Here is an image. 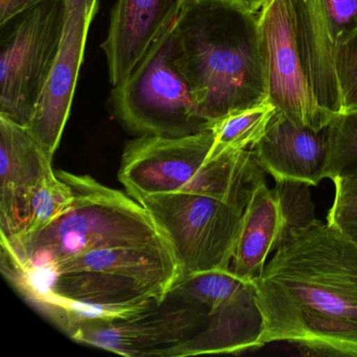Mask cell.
Masks as SVG:
<instances>
[{
  "instance_id": "8992f818",
  "label": "cell",
  "mask_w": 357,
  "mask_h": 357,
  "mask_svg": "<svg viewBox=\"0 0 357 357\" xmlns=\"http://www.w3.org/2000/svg\"><path fill=\"white\" fill-rule=\"evenodd\" d=\"M214 144L212 129L181 137L142 135L123 153L119 179L135 199L147 194H202L218 198L244 213L266 172L252 149L208 160Z\"/></svg>"
},
{
  "instance_id": "ffe728a7",
  "label": "cell",
  "mask_w": 357,
  "mask_h": 357,
  "mask_svg": "<svg viewBox=\"0 0 357 357\" xmlns=\"http://www.w3.org/2000/svg\"><path fill=\"white\" fill-rule=\"evenodd\" d=\"M357 175V112H344L330 123L326 178Z\"/></svg>"
},
{
  "instance_id": "9a60e30c",
  "label": "cell",
  "mask_w": 357,
  "mask_h": 357,
  "mask_svg": "<svg viewBox=\"0 0 357 357\" xmlns=\"http://www.w3.org/2000/svg\"><path fill=\"white\" fill-rule=\"evenodd\" d=\"M294 30L309 84L317 103L334 116L342 114L332 36L323 0H291Z\"/></svg>"
},
{
  "instance_id": "9c48e42d",
  "label": "cell",
  "mask_w": 357,
  "mask_h": 357,
  "mask_svg": "<svg viewBox=\"0 0 357 357\" xmlns=\"http://www.w3.org/2000/svg\"><path fill=\"white\" fill-rule=\"evenodd\" d=\"M66 0H45L6 24L0 50V116L28 126L63 39Z\"/></svg>"
},
{
  "instance_id": "2e32d148",
  "label": "cell",
  "mask_w": 357,
  "mask_h": 357,
  "mask_svg": "<svg viewBox=\"0 0 357 357\" xmlns=\"http://www.w3.org/2000/svg\"><path fill=\"white\" fill-rule=\"evenodd\" d=\"M280 229L277 198L266 183L260 185L248 202L234 246L229 271L248 282L262 275L265 260L273 252Z\"/></svg>"
},
{
  "instance_id": "7c38bea8",
  "label": "cell",
  "mask_w": 357,
  "mask_h": 357,
  "mask_svg": "<svg viewBox=\"0 0 357 357\" xmlns=\"http://www.w3.org/2000/svg\"><path fill=\"white\" fill-rule=\"evenodd\" d=\"M187 0H118L101 47L112 85L131 74L154 41L174 24Z\"/></svg>"
},
{
  "instance_id": "4fadbf2b",
  "label": "cell",
  "mask_w": 357,
  "mask_h": 357,
  "mask_svg": "<svg viewBox=\"0 0 357 357\" xmlns=\"http://www.w3.org/2000/svg\"><path fill=\"white\" fill-rule=\"evenodd\" d=\"M329 145L330 124L321 130L298 126L277 110L260 141L250 149L259 166L275 181L317 185L326 178Z\"/></svg>"
},
{
  "instance_id": "5bb4252c",
  "label": "cell",
  "mask_w": 357,
  "mask_h": 357,
  "mask_svg": "<svg viewBox=\"0 0 357 357\" xmlns=\"http://www.w3.org/2000/svg\"><path fill=\"white\" fill-rule=\"evenodd\" d=\"M26 126L0 116V233L18 235L24 227L26 202L39 181L53 172Z\"/></svg>"
},
{
  "instance_id": "3957f363",
  "label": "cell",
  "mask_w": 357,
  "mask_h": 357,
  "mask_svg": "<svg viewBox=\"0 0 357 357\" xmlns=\"http://www.w3.org/2000/svg\"><path fill=\"white\" fill-rule=\"evenodd\" d=\"M181 275L166 241L91 250L10 280L58 327L78 319L120 317L160 302Z\"/></svg>"
},
{
  "instance_id": "ac0fdd59",
  "label": "cell",
  "mask_w": 357,
  "mask_h": 357,
  "mask_svg": "<svg viewBox=\"0 0 357 357\" xmlns=\"http://www.w3.org/2000/svg\"><path fill=\"white\" fill-rule=\"evenodd\" d=\"M309 187L310 185L304 181H275L273 192L279 204L280 229L273 252L319 221L315 217L314 204L311 200Z\"/></svg>"
},
{
  "instance_id": "7402d4cb",
  "label": "cell",
  "mask_w": 357,
  "mask_h": 357,
  "mask_svg": "<svg viewBox=\"0 0 357 357\" xmlns=\"http://www.w3.org/2000/svg\"><path fill=\"white\" fill-rule=\"evenodd\" d=\"M334 64L342 114L357 112V31L335 45Z\"/></svg>"
},
{
  "instance_id": "30bf717a",
  "label": "cell",
  "mask_w": 357,
  "mask_h": 357,
  "mask_svg": "<svg viewBox=\"0 0 357 357\" xmlns=\"http://www.w3.org/2000/svg\"><path fill=\"white\" fill-rule=\"evenodd\" d=\"M267 101L294 124L321 130L336 116L317 103L294 30L291 0H268L258 13Z\"/></svg>"
},
{
  "instance_id": "ba28073f",
  "label": "cell",
  "mask_w": 357,
  "mask_h": 357,
  "mask_svg": "<svg viewBox=\"0 0 357 357\" xmlns=\"http://www.w3.org/2000/svg\"><path fill=\"white\" fill-rule=\"evenodd\" d=\"M135 200L170 246L181 275L229 271L243 213L218 198L185 192Z\"/></svg>"
},
{
  "instance_id": "d4e9b609",
  "label": "cell",
  "mask_w": 357,
  "mask_h": 357,
  "mask_svg": "<svg viewBox=\"0 0 357 357\" xmlns=\"http://www.w3.org/2000/svg\"><path fill=\"white\" fill-rule=\"evenodd\" d=\"M66 13L85 9V8H99V0H66Z\"/></svg>"
},
{
  "instance_id": "5b68a950",
  "label": "cell",
  "mask_w": 357,
  "mask_h": 357,
  "mask_svg": "<svg viewBox=\"0 0 357 357\" xmlns=\"http://www.w3.org/2000/svg\"><path fill=\"white\" fill-rule=\"evenodd\" d=\"M56 173L72 187L74 202L43 229L1 236V271L9 281L91 250L137 248L164 240L147 211L133 198L89 175Z\"/></svg>"
},
{
  "instance_id": "4316f807",
  "label": "cell",
  "mask_w": 357,
  "mask_h": 357,
  "mask_svg": "<svg viewBox=\"0 0 357 357\" xmlns=\"http://www.w3.org/2000/svg\"><path fill=\"white\" fill-rule=\"evenodd\" d=\"M114 321H116V319H114ZM116 325H118V324H116ZM118 327H119V326H118ZM119 329H120V328H119ZM120 331H121V330H120ZM121 334H122V333H121ZM122 340H123V338H122ZM123 355H124V344H123Z\"/></svg>"
},
{
  "instance_id": "44dd1931",
  "label": "cell",
  "mask_w": 357,
  "mask_h": 357,
  "mask_svg": "<svg viewBox=\"0 0 357 357\" xmlns=\"http://www.w3.org/2000/svg\"><path fill=\"white\" fill-rule=\"evenodd\" d=\"M335 197L327 222L357 244V175L333 181Z\"/></svg>"
},
{
  "instance_id": "7a4b0ae2",
  "label": "cell",
  "mask_w": 357,
  "mask_h": 357,
  "mask_svg": "<svg viewBox=\"0 0 357 357\" xmlns=\"http://www.w3.org/2000/svg\"><path fill=\"white\" fill-rule=\"evenodd\" d=\"M116 319L137 357L243 352L264 327L254 282L229 271L181 273L160 302Z\"/></svg>"
},
{
  "instance_id": "603a6c76",
  "label": "cell",
  "mask_w": 357,
  "mask_h": 357,
  "mask_svg": "<svg viewBox=\"0 0 357 357\" xmlns=\"http://www.w3.org/2000/svg\"><path fill=\"white\" fill-rule=\"evenodd\" d=\"M335 45L357 31V0H323Z\"/></svg>"
},
{
  "instance_id": "d6986e66",
  "label": "cell",
  "mask_w": 357,
  "mask_h": 357,
  "mask_svg": "<svg viewBox=\"0 0 357 357\" xmlns=\"http://www.w3.org/2000/svg\"><path fill=\"white\" fill-rule=\"evenodd\" d=\"M73 202L74 192L66 181L55 171L45 175L29 196L24 227L20 234L32 233L47 227L66 212Z\"/></svg>"
},
{
  "instance_id": "484cf974",
  "label": "cell",
  "mask_w": 357,
  "mask_h": 357,
  "mask_svg": "<svg viewBox=\"0 0 357 357\" xmlns=\"http://www.w3.org/2000/svg\"><path fill=\"white\" fill-rule=\"evenodd\" d=\"M250 13L258 14L268 0H234Z\"/></svg>"
},
{
  "instance_id": "52a82bcc",
  "label": "cell",
  "mask_w": 357,
  "mask_h": 357,
  "mask_svg": "<svg viewBox=\"0 0 357 357\" xmlns=\"http://www.w3.org/2000/svg\"><path fill=\"white\" fill-rule=\"evenodd\" d=\"M175 58L172 24L110 93V109L125 129L139 137H181L212 128Z\"/></svg>"
},
{
  "instance_id": "8fae6325",
  "label": "cell",
  "mask_w": 357,
  "mask_h": 357,
  "mask_svg": "<svg viewBox=\"0 0 357 357\" xmlns=\"http://www.w3.org/2000/svg\"><path fill=\"white\" fill-rule=\"evenodd\" d=\"M98 9L85 8L66 13L59 54L26 126L50 160L58 149L70 116L87 35Z\"/></svg>"
},
{
  "instance_id": "6da1fadb",
  "label": "cell",
  "mask_w": 357,
  "mask_h": 357,
  "mask_svg": "<svg viewBox=\"0 0 357 357\" xmlns=\"http://www.w3.org/2000/svg\"><path fill=\"white\" fill-rule=\"evenodd\" d=\"M261 347L288 342L306 354L357 357V244L317 221L286 242L254 282Z\"/></svg>"
},
{
  "instance_id": "e0dca14e",
  "label": "cell",
  "mask_w": 357,
  "mask_h": 357,
  "mask_svg": "<svg viewBox=\"0 0 357 357\" xmlns=\"http://www.w3.org/2000/svg\"><path fill=\"white\" fill-rule=\"evenodd\" d=\"M277 109L268 101L233 112L212 125L214 144L208 160L248 150L260 141Z\"/></svg>"
},
{
  "instance_id": "cb8c5ba5",
  "label": "cell",
  "mask_w": 357,
  "mask_h": 357,
  "mask_svg": "<svg viewBox=\"0 0 357 357\" xmlns=\"http://www.w3.org/2000/svg\"><path fill=\"white\" fill-rule=\"evenodd\" d=\"M45 0H0V28Z\"/></svg>"
},
{
  "instance_id": "277c9868",
  "label": "cell",
  "mask_w": 357,
  "mask_h": 357,
  "mask_svg": "<svg viewBox=\"0 0 357 357\" xmlns=\"http://www.w3.org/2000/svg\"><path fill=\"white\" fill-rule=\"evenodd\" d=\"M174 36L177 66L211 125L266 101L258 14L234 0H187Z\"/></svg>"
}]
</instances>
